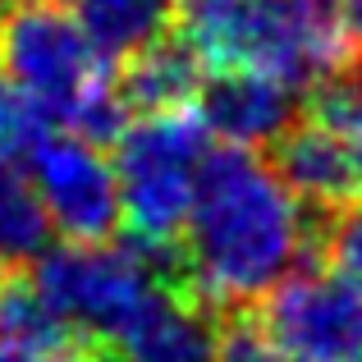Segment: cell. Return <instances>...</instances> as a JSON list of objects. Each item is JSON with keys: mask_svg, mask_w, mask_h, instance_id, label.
<instances>
[{"mask_svg": "<svg viewBox=\"0 0 362 362\" xmlns=\"http://www.w3.org/2000/svg\"><path fill=\"white\" fill-rule=\"evenodd\" d=\"M184 280L202 303L234 312L266 298L321 239L312 206L247 147H211L184 225Z\"/></svg>", "mask_w": 362, "mask_h": 362, "instance_id": "cell-1", "label": "cell"}, {"mask_svg": "<svg viewBox=\"0 0 362 362\" xmlns=\"http://www.w3.org/2000/svg\"><path fill=\"white\" fill-rule=\"evenodd\" d=\"M179 42L202 69H252L321 88L349 60V28L339 0H179Z\"/></svg>", "mask_w": 362, "mask_h": 362, "instance_id": "cell-2", "label": "cell"}, {"mask_svg": "<svg viewBox=\"0 0 362 362\" xmlns=\"http://www.w3.org/2000/svg\"><path fill=\"white\" fill-rule=\"evenodd\" d=\"M0 78L46 124L92 142H115L129 124L110 60L60 0H14L0 18Z\"/></svg>", "mask_w": 362, "mask_h": 362, "instance_id": "cell-3", "label": "cell"}, {"mask_svg": "<svg viewBox=\"0 0 362 362\" xmlns=\"http://www.w3.org/2000/svg\"><path fill=\"white\" fill-rule=\"evenodd\" d=\"M33 293L83 339L115 354L124 339L175 293H193L184 280L179 247L151 243H55L33 257Z\"/></svg>", "mask_w": 362, "mask_h": 362, "instance_id": "cell-4", "label": "cell"}, {"mask_svg": "<svg viewBox=\"0 0 362 362\" xmlns=\"http://www.w3.org/2000/svg\"><path fill=\"white\" fill-rule=\"evenodd\" d=\"M211 129L193 106L156 110L115 133V184H119V221L138 243L175 247L197 202Z\"/></svg>", "mask_w": 362, "mask_h": 362, "instance_id": "cell-5", "label": "cell"}, {"mask_svg": "<svg viewBox=\"0 0 362 362\" xmlns=\"http://www.w3.org/2000/svg\"><path fill=\"white\" fill-rule=\"evenodd\" d=\"M280 179L326 221L362 197V97L354 83H321L312 106L275 142Z\"/></svg>", "mask_w": 362, "mask_h": 362, "instance_id": "cell-6", "label": "cell"}, {"mask_svg": "<svg viewBox=\"0 0 362 362\" xmlns=\"http://www.w3.org/2000/svg\"><path fill=\"white\" fill-rule=\"evenodd\" d=\"M28 179L51 230L74 243L110 239L119 230V184L115 165L92 138L69 129H46L28 151Z\"/></svg>", "mask_w": 362, "mask_h": 362, "instance_id": "cell-7", "label": "cell"}, {"mask_svg": "<svg viewBox=\"0 0 362 362\" xmlns=\"http://www.w3.org/2000/svg\"><path fill=\"white\" fill-rule=\"evenodd\" d=\"M262 326L293 362H362V289L298 266L266 293Z\"/></svg>", "mask_w": 362, "mask_h": 362, "instance_id": "cell-8", "label": "cell"}, {"mask_svg": "<svg viewBox=\"0 0 362 362\" xmlns=\"http://www.w3.org/2000/svg\"><path fill=\"white\" fill-rule=\"evenodd\" d=\"M197 115L211 129V138L230 147H266L280 142V133L298 115V88L252 69H216V78L197 92Z\"/></svg>", "mask_w": 362, "mask_h": 362, "instance_id": "cell-9", "label": "cell"}, {"mask_svg": "<svg viewBox=\"0 0 362 362\" xmlns=\"http://www.w3.org/2000/svg\"><path fill=\"white\" fill-rule=\"evenodd\" d=\"M0 362H110V354L64 326L28 280H0Z\"/></svg>", "mask_w": 362, "mask_h": 362, "instance_id": "cell-10", "label": "cell"}, {"mask_svg": "<svg viewBox=\"0 0 362 362\" xmlns=\"http://www.w3.org/2000/svg\"><path fill=\"white\" fill-rule=\"evenodd\" d=\"M216 317L197 293H175L110 354V362H216Z\"/></svg>", "mask_w": 362, "mask_h": 362, "instance_id": "cell-11", "label": "cell"}, {"mask_svg": "<svg viewBox=\"0 0 362 362\" xmlns=\"http://www.w3.org/2000/svg\"><path fill=\"white\" fill-rule=\"evenodd\" d=\"M202 60L188 51L179 37H160L147 51H138L129 60L119 78V97L138 115H156V110H184L202 92Z\"/></svg>", "mask_w": 362, "mask_h": 362, "instance_id": "cell-12", "label": "cell"}, {"mask_svg": "<svg viewBox=\"0 0 362 362\" xmlns=\"http://www.w3.org/2000/svg\"><path fill=\"white\" fill-rule=\"evenodd\" d=\"M60 5L106 60H133L151 42L170 37L179 0H60Z\"/></svg>", "mask_w": 362, "mask_h": 362, "instance_id": "cell-13", "label": "cell"}, {"mask_svg": "<svg viewBox=\"0 0 362 362\" xmlns=\"http://www.w3.org/2000/svg\"><path fill=\"white\" fill-rule=\"evenodd\" d=\"M46 234H51V221L33 193V179L18 165H5L0 170V266L14 271L33 262L46 247Z\"/></svg>", "mask_w": 362, "mask_h": 362, "instance_id": "cell-14", "label": "cell"}, {"mask_svg": "<svg viewBox=\"0 0 362 362\" xmlns=\"http://www.w3.org/2000/svg\"><path fill=\"white\" fill-rule=\"evenodd\" d=\"M321 252L335 266V275H344L354 289H362V197L339 211H330L321 221Z\"/></svg>", "mask_w": 362, "mask_h": 362, "instance_id": "cell-15", "label": "cell"}, {"mask_svg": "<svg viewBox=\"0 0 362 362\" xmlns=\"http://www.w3.org/2000/svg\"><path fill=\"white\" fill-rule=\"evenodd\" d=\"M42 124H46V119L37 115V110L28 106V101L18 97V92L9 88L5 78H0V170L28 160L33 142L42 138Z\"/></svg>", "mask_w": 362, "mask_h": 362, "instance_id": "cell-16", "label": "cell"}, {"mask_svg": "<svg viewBox=\"0 0 362 362\" xmlns=\"http://www.w3.org/2000/svg\"><path fill=\"white\" fill-rule=\"evenodd\" d=\"M216 362H293L266 335L262 321H225L221 335H216Z\"/></svg>", "mask_w": 362, "mask_h": 362, "instance_id": "cell-17", "label": "cell"}, {"mask_svg": "<svg viewBox=\"0 0 362 362\" xmlns=\"http://www.w3.org/2000/svg\"><path fill=\"white\" fill-rule=\"evenodd\" d=\"M339 14H344L349 42H358V46H362V0H339Z\"/></svg>", "mask_w": 362, "mask_h": 362, "instance_id": "cell-18", "label": "cell"}, {"mask_svg": "<svg viewBox=\"0 0 362 362\" xmlns=\"http://www.w3.org/2000/svg\"><path fill=\"white\" fill-rule=\"evenodd\" d=\"M9 5H14V0H0V18H5V14H9Z\"/></svg>", "mask_w": 362, "mask_h": 362, "instance_id": "cell-19", "label": "cell"}, {"mask_svg": "<svg viewBox=\"0 0 362 362\" xmlns=\"http://www.w3.org/2000/svg\"><path fill=\"white\" fill-rule=\"evenodd\" d=\"M354 92H358V97H362V69H358V78H354Z\"/></svg>", "mask_w": 362, "mask_h": 362, "instance_id": "cell-20", "label": "cell"}]
</instances>
